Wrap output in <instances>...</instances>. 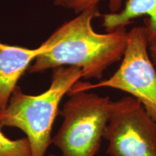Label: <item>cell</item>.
<instances>
[{
	"mask_svg": "<svg viewBox=\"0 0 156 156\" xmlns=\"http://www.w3.org/2000/svg\"><path fill=\"white\" fill-rule=\"evenodd\" d=\"M101 15L99 5L94 6L61 25L46 41L48 49L36 58L29 72L75 67L82 70L84 79H101L110 66L122 60L128 32L126 28L95 32L92 23Z\"/></svg>",
	"mask_w": 156,
	"mask_h": 156,
	"instance_id": "cell-1",
	"label": "cell"
},
{
	"mask_svg": "<svg viewBox=\"0 0 156 156\" xmlns=\"http://www.w3.org/2000/svg\"><path fill=\"white\" fill-rule=\"evenodd\" d=\"M81 78L80 68L58 67L53 69L50 86L41 94H25L17 86L8 105L0 111V128L20 129L30 140L33 156H45L51 144L52 128L60 102Z\"/></svg>",
	"mask_w": 156,
	"mask_h": 156,
	"instance_id": "cell-2",
	"label": "cell"
},
{
	"mask_svg": "<svg viewBox=\"0 0 156 156\" xmlns=\"http://www.w3.org/2000/svg\"><path fill=\"white\" fill-rule=\"evenodd\" d=\"M89 91L68 93L62 125L51 139L62 156H95L100 150L112 101Z\"/></svg>",
	"mask_w": 156,
	"mask_h": 156,
	"instance_id": "cell-3",
	"label": "cell"
},
{
	"mask_svg": "<svg viewBox=\"0 0 156 156\" xmlns=\"http://www.w3.org/2000/svg\"><path fill=\"white\" fill-rule=\"evenodd\" d=\"M145 26H135L127 32L126 46L122 62L108 79L97 83L77 81L69 93L108 87L127 93L141 103L156 122V67L149 54Z\"/></svg>",
	"mask_w": 156,
	"mask_h": 156,
	"instance_id": "cell-4",
	"label": "cell"
},
{
	"mask_svg": "<svg viewBox=\"0 0 156 156\" xmlns=\"http://www.w3.org/2000/svg\"><path fill=\"white\" fill-rule=\"evenodd\" d=\"M103 139L110 156H156V122L132 96L112 101Z\"/></svg>",
	"mask_w": 156,
	"mask_h": 156,
	"instance_id": "cell-5",
	"label": "cell"
},
{
	"mask_svg": "<svg viewBox=\"0 0 156 156\" xmlns=\"http://www.w3.org/2000/svg\"><path fill=\"white\" fill-rule=\"evenodd\" d=\"M48 49L46 41L35 49L9 46L0 42V111L8 105L17 82L30 64Z\"/></svg>",
	"mask_w": 156,
	"mask_h": 156,
	"instance_id": "cell-6",
	"label": "cell"
},
{
	"mask_svg": "<svg viewBox=\"0 0 156 156\" xmlns=\"http://www.w3.org/2000/svg\"><path fill=\"white\" fill-rule=\"evenodd\" d=\"M144 19L149 44L156 42V0H125L122 9L116 13L101 15L102 26L106 32L126 28L138 17Z\"/></svg>",
	"mask_w": 156,
	"mask_h": 156,
	"instance_id": "cell-7",
	"label": "cell"
},
{
	"mask_svg": "<svg viewBox=\"0 0 156 156\" xmlns=\"http://www.w3.org/2000/svg\"><path fill=\"white\" fill-rule=\"evenodd\" d=\"M0 156H33L30 140L27 136L11 140L0 130Z\"/></svg>",
	"mask_w": 156,
	"mask_h": 156,
	"instance_id": "cell-8",
	"label": "cell"
},
{
	"mask_svg": "<svg viewBox=\"0 0 156 156\" xmlns=\"http://www.w3.org/2000/svg\"><path fill=\"white\" fill-rule=\"evenodd\" d=\"M107 1L111 13H116L122 9L124 0H54V4L57 7L73 9L77 14L90 7L99 5L101 2Z\"/></svg>",
	"mask_w": 156,
	"mask_h": 156,
	"instance_id": "cell-9",
	"label": "cell"
},
{
	"mask_svg": "<svg viewBox=\"0 0 156 156\" xmlns=\"http://www.w3.org/2000/svg\"><path fill=\"white\" fill-rule=\"evenodd\" d=\"M149 54L152 62L156 67V42L149 45Z\"/></svg>",
	"mask_w": 156,
	"mask_h": 156,
	"instance_id": "cell-10",
	"label": "cell"
},
{
	"mask_svg": "<svg viewBox=\"0 0 156 156\" xmlns=\"http://www.w3.org/2000/svg\"><path fill=\"white\" fill-rule=\"evenodd\" d=\"M48 156H56V155H54V154H50V155H48Z\"/></svg>",
	"mask_w": 156,
	"mask_h": 156,
	"instance_id": "cell-11",
	"label": "cell"
}]
</instances>
